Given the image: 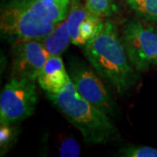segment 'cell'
<instances>
[{
	"label": "cell",
	"mask_w": 157,
	"mask_h": 157,
	"mask_svg": "<svg viewBox=\"0 0 157 157\" xmlns=\"http://www.w3.org/2000/svg\"><path fill=\"white\" fill-rule=\"evenodd\" d=\"M71 0H2L0 30L14 42L41 39L66 19Z\"/></svg>",
	"instance_id": "1"
},
{
	"label": "cell",
	"mask_w": 157,
	"mask_h": 157,
	"mask_svg": "<svg viewBox=\"0 0 157 157\" xmlns=\"http://www.w3.org/2000/svg\"><path fill=\"white\" fill-rule=\"evenodd\" d=\"M126 2L138 17L157 25V0H126Z\"/></svg>",
	"instance_id": "11"
},
{
	"label": "cell",
	"mask_w": 157,
	"mask_h": 157,
	"mask_svg": "<svg viewBox=\"0 0 157 157\" xmlns=\"http://www.w3.org/2000/svg\"><path fill=\"white\" fill-rule=\"evenodd\" d=\"M46 95L68 121L80 132L86 142L101 144L117 139L118 130L109 115L80 95L72 80L61 92L46 93Z\"/></svg>",
	"instance_id": "3"
},
{
	"label": "cell",
	"mask_w": 157,
	"mask_h": 157,
	"mask_svg": "<svg viewBox=\"0 0 157 157\" xmlns=\"http://www.w3.org/2000/svg\"><path fill=\"white\" fill-rule=\"evenodd\" d=\"M84 54L101 78L122 95L138 81L139 75L132 66L117 25L104 21L95 37L84 46Z\"/></svg>",
	"instance_id": "2"
},
{
	"label": "cell",
	"mask_w": 157,
	"mask_h": 157,
	"mask_svg": "<svg viewBox=\"0 0 157 157\" xmlns=\"http://www.w3.org/2000/svg\"><path fill=\"white\" fill-rule=\"evenodd\" d=\"M17 131L12 124H1L0 127V147L2 155L16 140Z\"/></svg>",
	"instance_id": "13"
},
{
	"label": "cell",
	"mask_w": 157,
	"mask_h": 157,
	"mask_svg": "<svg viewBox=\"0 0 157 157\" xmlns=\"http://www.w3.org/2000/svg\"><path fill=\"white\" fill-rule=\"evenodd\" d=\"M125 157H157V148L149 146H127L119 150Z\"/></svg>",
	"instance_id": "14"
},
{
	"label": "cell",
	"mask_w": 157,
	"mask_h": 157,
	"mask_svg": "<svg viewBox=\"0 0 157 157\" xmlns=\"http://www.w3.org/2000/svg\"><path fill=\"white\" fill-rule=\"evenodd\" d=\"M59 155L61 157H78L80 155V146L74 138H67L60 144Z\"/></svg>",
	"instance_id": "15"
},
{
	"label": "cell",
	"mask_w": 157,
	"mask_h": 157,
	"mask_svg": "<svg viewBox=\"0 0 157 157\" xmlns=\"http://www.w3.org/2000/svg\"><path fill=\"white\" fill-rule=\"evenodd\" d=\"M71 80L60 56H50L45 62L39 78V86L48 94H58Z\"/></svg>",
	"instance_id": "9"
},
{
	"label": "cell",
	"mask_w": 157,
	"mask_h": 157,
	"mask_svg": "<svg viewBox=\"0 0 157 157\" xmlns=\"http://www.w3.org/2000/svg\"><path fill=\"white\" fill-rule=\"evenodd\" d=\"M39 40L50 56H60L67 49L70 43H72L67 20L64 19L59 23L50 33Z\"/></svg>",
	"instance_id": "10"
},
{
	"label": "cell",
	"mask_w": 157,
	"mask_h": 157,
	"mask_svg": "<svg viewBox=\"0 0 157 157\" xmlns=\"http://www.w3.org/2000/svg\"><path fill=\"white\" fill-rule=\"evenodd\" d=\"M38 103L36 80L12 78L0 95V124L18 123L33 114Z\"/></svg>",
	"instance_id": "5"
},
{
	"label": "cell",
	"mask_w": 157,
	"mask_h": 157,
	"mask_svg": "<svg viewBox=\"0 0 157 157\" xmlns=\"http://www.w3.org/2000/svg\"><path fill=\"white\" fill-rule=\"evenodd\" d=\"M66 20L72 43L78 46H85L94 39L104 23L101 17L93 14L78 0H71Z\"/></svg>",
	"instance_id": "8"
},
{
	"label": "cell",
	"mask_w": 157,
	"mask_h": 157,
	"mask_svg": "<svg viewBox=\"0 0 157 157\" xmlns=\"http://www.w3.org/2000/svg\"><path fill=\"white\" fill-rule=\"evenodd\" d=\"M67 71L80 95L109 116H117V104L96 71H93L83 62L74 59L69 62Z\"/></svg>",
	"instance_id": "6"
},
{
	"label": "cell",
	"mask_w": 157,
	"mask_h": 157,
	"mask_svg": "<svg viewBox=\"0 0 157 157\" xmlns=\"http://www.w3.org/2000/svg\"><path fill=\"white\" fill-rule=\"evenodd\" d=\"M49 57V53L39 39L15 42L11 61L12 77L37 80Z\"/></svg>",
	"instance_id": "7"
},
{
	"label": "cell",
	"mask_w": 157,
	"mask_h": 157,
	"mask_svg": "<svg viewBox=\"0 0 157 157\" xmlns=\"http://www.w3.org/2000/svg\"><path fill=\"white\" fill-rule=\"evenodd\" d=\"M121 39L132 66L145 72L157 66V30L147 21L129 19L124 24Z\"/></svg>",
	"instance_id": "4"
},
{
	"label": "cell",
	"mask_w": 157,
	"mask_h": 157,
	"mask_svg": "<svg viewBox=\"0 0 157 157\" xmlns=\"http://www.w3.org/2000/svg\"><path fill=\"white\" fill-rule=\"evenodd\" d=\"M86 7L93 14L99 17H110L116 11L113 0H86Z\"/></svg>",
	"instance_id": "12"
}]
</instances>
